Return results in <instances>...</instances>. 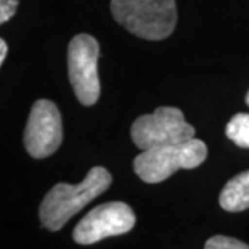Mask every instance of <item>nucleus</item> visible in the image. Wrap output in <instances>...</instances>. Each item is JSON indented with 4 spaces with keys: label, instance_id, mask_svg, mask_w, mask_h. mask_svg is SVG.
Segmentation results:
<instances>
[{
    "label": "nucleus",
    "instance_id": "7ed1b4c3",
    "mask_svg": "<svg viewBox=\"0 0 249 249\" xmlns=\"http://www.w3.org/2000/svg\"><path fill=\"white\" fill-rule=\"evenodd\" d=\"M208 155L206 144L199 139L144 150L134 158V172L145 183H160L178 169H194Z\"/></svg>",
    "mask_w": 249,
    "mask_h": 249
},
{
    "label": "nucleus",
    "instance_id": "f03ea898",
    "mask_svg": "<svg viewBox=\"0 0 249 249\" xmlns=\"http://www.w3.org/2000/svg\"><path fill=\"white\" fill-rule=\"evenodd\" d=\"M111 11L116 22L147 40L166 39L178 22L175 0H112Z\"/></svg>",
    "mask_w": 249,
    "mask_h": 249
},
{
    "label": "nucleus",
    "instance_id": "423d86ee",
    "mask_svg": "<svg viewBox=\"0 0 249 249\" xmlns=\"http://www.w3.org/2000/svg\"><path fill=\"white\" fill-rule=\"evenodd\" d=\"M133 209L124 202H107L91 209L73 229L72 237L76 244L90 245L98 241L121 235L134 227Z\"/></svg>",
    "mask_w": 249,
    "mask_h": 249
},
{
    "label": "nucleus",
    "instance_id": "9b49d317",
    "mask_svg": "<svg viewBox=\"0 0 249 249\" xmlns=\"http://www.w3.org/2000/svg\"><path fill=\"white\" fill-rule=\"evenodd\" d=\"M18 0H0V22L4 24L16 14Z\"/></svg>",
    "mask_w": 249,
    "mask_h": 249
},
{
    "label": "nucleus",
    "instance_id": "20e7f679",
    "mask_svg": "<svg viewBox=\"0 0 249 249\" xmlns=\"http://www.w3.org/2000/svg\"><path fill=\"white\" fill-rule=\"evenodd\" d=\"M132 140L142 150L176 144L194 139L196 129L186 122L176 107H160L152 114L139 116L130 129Z\"/></svg>",
    "mask_w": 249,
    "mask_h": 249
},
{
    "label": "nucleus",
    "instance_id": "f257e3e1",
    "mask_svg": "<svg viewBox=\"0 0 249 249\" xmlns=\"http://www.w3.org/2000/svg\"><path fill=\"white\" fill-rule=\"evenodd\" d=\"M112 178L106 168L94 166L79 184L58 183L46 194L39 209L40 222L50 231L65 226L72 216L107 191Z\"/></svg>",
    "mask_w": 249,
    "mask_h": 249
},
{
    "label": "nucleus",
    "instance_id": "1a4fd4ad",
    "mask_svg": "<svg viewBox=\"0 0 249 249\" xmlns=\"http://www.w3.org/2000/svg\"><path fill=\"white\" fill-rule=\"evenodd\" d=\"M226 134L238 147L249 148V114L240 112L232 116L226 126Z\"/></svg>",
    "mask_w": 249,
    "mask_h": 249
},
{
    "label": "nucleus",
    "instance_id": "39448f33",
    "mask_svg": "<svg viewBox=\"0 0 249 249\" xmlns=\"http://www.w3.org/2000/svg\"><path fill=\"white\" fill-rule=\"evenodd\" d=\"M98 55V42L88 34L75 36L68 47L70 82L75 96L83 106H93L100 97Z\"/></svg>",
    "mask_w": 249,
    "mask_h": 249
},
{
    "label": "nucleus",
    "instance_id": "9d476101",
    "mask_svg": "<svg viewBox=\"0 0 249 249\" xmlns=\"http://www.w3.org/2000/svg\"><path fill=\"white\" fill-rule=\"evenodd\" d=\"M204 249H249V245L226 235H214L206 241Z\"/></svg>",
    "mask_w": 249,
    "mask_h": 249
},
{
    "label": "nucleus",
    "instance_id": "ddd939ff",
    "mask_svg": "<svg viewBox=\"0 0 249 249\" xmlns=\"http://www.w3.org/2000/svg\"><path fill=\"white\" fill-rule=\"evenodd\" d=\"M247 104L249 106V91H248V94H247Z\"/></svg>",
    "mask_w": 249,
    "mask_h": 249
},
{
    "label": "nucleus",
    "instance_id": "6e6552de",
    "mask_svg": "<svg viewBox=\"0 0 249 249\" xmlns=\"http://www.w3.org/2000/svg\"><path fill=\"white\" fill-rule=\"evenodd\" d=\"M219 204L227 212H242L249 208V170L232 178L222 190Z\"/></svg>",
    "mask_w": 249,
    "mask_h": 249
},
{
    "label": "nucleus",
    "instance_id": "0eeeda50",
    "mask_svg": "<svg viewBox=\"0 0 249 249\" xmlns=\"http://www.w3.org/2000/svg\"><path fill=\"white\" fill-rule=\"evenodd\" d=\"M62 142L61 114L50 100H37L31 108L24 144L28 154L42 160L58 150Z\"/></svg>",
    "mask_w": 249,
    "mask_h": 249
},
{
    "label": "nucleus",
    "instance_id": "f8f14e48",
    "mask_svg": "<svg viewBox=\"0 0 249 249\" xmlns=\"http://www.w3.org/2000/svg\"><path fill=\"white\" fill-rule=\"evenodd\" d=\"M7 55V43L4 42V39L0 40V64H3Z\"/></svg>",
    "mask_w": 249,
    "mask_h": 249
}]
</instances>
